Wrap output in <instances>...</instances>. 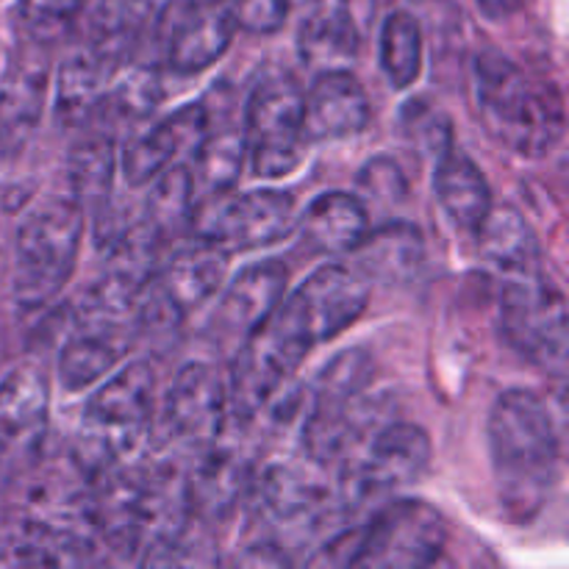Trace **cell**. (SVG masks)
<instances>
[{
  "label": "cell",
  "mask_w": 569,
  "mask_h": 569,
  "mask_svg": "<svg viewBox=\"0 0 569 569\" xmlns=\"http://www.w3.org/2000/svg\"><path fill=\"white\" fill-rule=\"evenodd\" d=\"M487 433L500 509L515 526H531L559 478L553 411L531 389H506L489 411Z\"/></svg>",
  "instance_id": "1"
},
{
  "label": "cell",
  "mask_w": 569,
  "mask_h": 569,
  "mask_svg": "<svg viewBox=\"0 0 569 569\" xmlns=\"http://www.w3.org/2000/svg\"><path fill=\"white\" fill-rule=\"evenodd\" d=\"M472 106L500 148L542 159L565 137V100L550 81H537L498 50H481L470 72Z\"/></svg>",
  "instance_id": "2"
},
{
  "label": "cell",
  "mask_w": 569,
  "mask_h": 569,
  "mask_svg": "<svg viewBox=\"0 0 569 569\" xmlns=\"http://www.w3.org/2000/svg\"><path fill=\"white\" fill-rule=\"evenodd\" d=\"M83 209L76 198H48L20 222L14 237L11 295L17 306L37 311L59 298L81 250Z\"/></svg>",
  "instance_id": "3"
},
{
  "label": "cell",
  "mask_w": 569,
  "mask_h": 569,
  "mask_svg": "<svg viewBox=\"0 0 569 569\" xmlns=\"http://www.w3.org/2000/svg\"><path fill=\"white\" fill-rule=\"evenodd\" d=\"M298 226V206L281 189H250V192H214L194 200L189 231L231 253L270 248Z\"/></svg>",
  "instance_id": "4"
},
{
  "label": "cell",
  "mask_w": 569,
  "mask_h": 569,
  "mask_svg": "<svg viewBox=\"0 0 569 569\" xmlns=\"http://www.w3.org/2000/svg\"><path fill=\"white\" fill-rule=\"evenodd\" d=\"M248 161L259 178H283L306 156L303 89L289 72H270L256 81L244 106Z\"/></svg>",
  "instance_id": "5"
},
{
  "label": "cell",
  "mask_w": 569,
  "mask_h": 569,
  "mask_svg": "<svg viewBox=\"0 0 569 569\" xmlns=\"http://www.w3.org/2000/svg\"><path fill=\"white\" fill-rule=\"evenodd\" d=\"M500 333L509 348L533 367L565 376L569 350L567 300L539 272L506 278L500 292Z\"/></svg>",
  "instance_id": "6"
},
{
  "label": "cell",
  "mask_w": 569,
  "mask_h": 569,
  "mask_svg": "<svg viewBox=\"0 0 569 569\" xmlns=\"http://www.w3.org/2000/svg\"><path fill=\"white\" fill-rule=\"evenodd\" d=\"M450 528L442 511L426 500L403 498L383 506L365 528L353 567L422 569L448 550Z\"/></svg>",
  "instance_id": "7"
},
{
  "label": "cell",
  "mask_w": 569,
  "mask_h": 569,
  "mask_svg": "<svg viewBox=\"0 0 569 569\" xmlns=\"http://www.w3.org/2000/svg\"><path fill=\"white\" fill-rule=\"evenodd\" d=\"M431 459L433 448L426 428L415 422L383 426L367 445L365 459L345 470L348 503H361L415 487L431 470Z\"/></svg>",
  "instance_id": "8"
},
{
  "label": "cell",
  "mask_w": 569,
  "mask_h": 569,
  "mask_svg": "<svg viewBox=\"0 0 569 569\" xmlns=\"http://www.w3.org/2000/svg\"><path fill=\"white\" fill-rule=\"evenodd\" d=\"M167 67L178 76L209 70L237 37L231 0H167L159 14Z\"/></svg>",
  "instance_id": "9"
},
{
  "label": "cell",
  "mask_w": 569,
  "mask_h": 569,
  "mask_svg": "<svg viewBox=\"0 0 569 569\" xmlns=\"http://www.w3.org/2000/svg\"><path fill=\"white\" fill-rule=\"evenodd\" d=\"M311 345L331 342L348 331L370 306V283L356 267L322 264L283 300Z\"/></svg>",
  "instance_id": "10"
},
{
  "label": "cell",
  "mask_w": 569,
  "mask_h": 569,
  "mask_svg": "<svg viewBox=\"0 0 569 569\" xmlns=\"http://www.w3.org/2000/svg\"><path fill=\"white\" fill-rule=\"evenodd\" d=\"M228 420V387L206 361H189L172 378L164 398V426L172 439L200 453L220 437Z\"/></svg>",
  "instance_id": "11"
},
{
  "label": "cell",
  "mask_w": 569,
  "mask_h": 569,
  "mask_svg": "<svg viewBox=\"0 0 569 569\" xmlns=\"http://www.w3.org/2000/svg\"><path fill=\"white\" fill-rule=\"evenodd\" d=\"M50 87V61L42 42L11 53L0 81V156H20L42 120Z\"/></svg>",
  "instance_id": "12"
},
{
  "label": "cell",
  "mask_w": 569,
  "mask_h": 569,
  "mask_svg": "<svg viewBox=\"0 0 569 569\" xmlns=\"http://www.w3.org/2000/svg\"><path fill=\"white\" fill-rule=\"evenodd\" d=\"M370 98L348 70L317 72V81L303 94L306 142H333L356 137L370 122Z\"/></svg>",
  "instance_id": "13"
},
{
  "label": "cell",
  "mask_w": 569,
  "mask_h": 569,
  "mask_svg": "<svg viewBox=\"0 0 569 569\" xmlns=\"http://www.w3.org/2000/svg\"><path fill=\"white\" fill-rule=\"evenodd\" d=\"M287 267L276 259L239 270L237 278L222 292L214 326L228 337H237L244 342L278 309V303L283 300V289H287Z\"/></svg>",
  "instance_id": "14"
},
{
  "label": "cell",
  "mask_w": 569,
  "mask_h": 569,
  "mask_svg": "<svg viewBox=\"0 0 569 569\" xmlns=\"http://www.w3.org/2000/svg\"><path fill=\"white\" fill-rule=\"evenodd\" d=\"M228 276V253L214 242L194 237L192 242L178 248L156 272V287L183 317L198 311L220 292Z\"/></svg>",
  "instance_id": "15"
},
{
  "label": "cell",
  "mask_w": 569,
  "mask_h": 569,
  "mask_svg": "<svg viewBox=\"0 0 569 569\" xmlns=\"http://www.w3.org/2000/svg\"><path fill=\"white\" fill-rule=\"evenodd\" d=\"M300 239L317 256H348L370 231L367 203L353 192H326L298 217Z\"/></svg>",
  "instance_id": "16"
},
{
  "label": "cell",
  "mask_w": 569,
  "mask_h": 569,
  "mask_svg": "<svg viewBox=\"0 0 569 569\" xmlns=\"http://www.w3.org/2000/svg\"><path fill=\"white\" fill-rule=\"evenodd\" d=\"M117 70L122 67L106 59L94 44L67 56L56 70V120L67 128L83 126L106 103Z\"/></svg>",
  "instance_id": "17"
},
{
  "label": "cell",
  "mask_w": 569,
  "mask_h": 569,
  "mask_svg": "<svg viewBox=\"0 0 569 569\" xmlns=\"http://www.w3.org/2000/svg\"><path fill=\"white\" fill-rule=\"evenodd\" d=\"M356 270L365 278L381 283H409L420 276L426 264V239L411 222L395 220L367 231L356 244Z\"/></svg>",
  "instance_id": "18"
},
{
  "label": "cell",
  "mask_w": 569,
  "mask_h": 569,
  "mask_svg": "<svg viewBox=\"0 0 569 569\" xmlns=\"http://www.w3.org/2000/svg\"><path fill=\"white\" fill-rule=\"evenodd\" d=\"M478 237V250L487 264L503 272L506 278L533 276L542 261V244L531 222L515 206H495L472 231Z\"/></svg>",
  "instance_id": "19"
},
{
  "label": "cell",
  "mask_w": 569,
  "mask_h": 569,
  "mask_svg": "<svg viewBox=\"0 0 569 569\" xmlns=\"http://www.w3.org/2000/svg\"><path fill=\"white\" fill-rule=\"evenodd\" d=\"M433 192H437L445 214L459 228H467V231H476L495 203L492 187H489L481 167L456 144L437 159Z\"/></svg>",
  "instance_id": "20"
},
{
  "label": "cell",
  "mask_w": 569,
  "mask_h": 569,
  "mask_svg": "<svg viewBox=\"0 0 569 569\" xmlns=\"http://www.w3.org/2000/svg\"><path fill=\"white\" fill-rule=\"evenodd\" d=\"M50 381L39 365L14 367L0 381V442H37L48 426Z\"/></svg>",
  "instance_id": "21"
},
{
  "label": "cell",
  "mask_w": 569,
  "mask_h": 569,
  "mask_svg": "<svg viewBox=\"0 0 569 569\" xmlns=\"http://www.w3.org/2000/svg\"><path fill=\"white\" fill-rule=\"evenodd\" d=\"M126 350V333L78 326L61 345L59 359H56L61 389L64 392H87L89 387L103 381L109 372H114Z\"/></svg>",
  "instance_id": "22"
},
{
  "label": "cell",
  "mask_w": 569,
  "mask_h": 569,
  "mask_svg": "<svg viewBox=\"0 0 569 569\" xmlns=\"http://www.w3.org/2000/svg\"><path fill=\"white\" fill-rule=\"evenodd\" d=\"M167 239L148 220H131L106 244V278L131 295H142L156 278Z\"/></svg>",
  "instance_id": "23"
},
{
  "label": "cell",
  "mask_w": 569,
  "mask_h": 569,
  "mask_svg": "<svg viewBox=\"0 0 569 569\" xmlns=\"http://www.w3.org/2000/svg\"><path fill=\"white\" fill-rule=\"evenodd\" d=\"M244 161H248V139H244L242 128L211 126V131L206 133V139L189 161L194 192H233L244 170Z\"/></svg>",
  "instance_id": "24"
},
{
  "label": "cell",
  "mask_w": 569,
  "mask_h": 569,
  "mask_svg": "<svg viewBox=\"0 0 569 569\" xmlns=\"http://www.w3.org/2000/svg\"><path fill=\"white\" fill-rule=\"evenodd\" d=\"M72 198L81 209H106L117 176V148L106 133H89L72 148L67 161Z\"/></svg>",
  "instance_id": "25"
},
{
  "label": "cell",
  "mask_w": 569,
  "mask_h": 569,
  "mask_svg": "<svg viewBox=\"0 0 569 569\" xmlns=\"http://www.w3.org/2000/svg\"><path fill=\"white\" fill-rule=\"evenodd\" d=\"M194 206V181L187 161H172L150 181L148 200H144V220L170 242L189 231Z\"/></svg>",
  "instance_id": "26"
},
{
  "label": "cell",
  "mask_w": 569,
  "mask_h": 569,
  "mask_svg": "<svg viewBox=\"0 0 569 569\" xmlns=\"http://www.w3.org/2000/svg\"><path fill=\"white\" fill-rule=\"evenodd\" d=\"M378 59L392 89H409L422 70V22L411 11H392L383 20Z\"/></svg>",
  "instance_id": "27"
},
{
  "label": "cell",
  "mask_w": 569,
  "mask_h": 569,
  "mask_svg": "<svg viewBox=\"0 0 569 569\" xmlns=\"http://www.w3.org/2000/svg\"><path fill=\"white\" fill-rule=\"evenodd\" d=\"M298 48L306 67H311L315 72H328L348 70V64H353L359 56L361 42L337 14H322L311 17L300 28Z\"/></svg>",
  "instance_id": "28"
},
{
  "label": "cell",
  "mask_w": 569,
  "mask_h": 569,
  "mask_svg": "<svg viewBox=\"0 0 569 569\" xmlns=\"http://www.w3.org/2000/svg\"><path fill=\"white\" fill-rule=\"evenodd\" d=\"M372 381V356L365 348H350L333 356L320 376L315 378L309 403L328 409H348L356 395L365 392Z\"/></svg>",
  "instance_id": "29"
},
{
  "label": "cell",
  "mask_w": 569,
  "mask_h": 569,
  "mask_svg": "<svg viewBox=\"0 0 569 569\" xmlns=\"http://www.w3.org/2000/svg\"><path fill=\"white\" fill-rule=\"evenodd\" d=\"M161 94H164V83H161L159 67L133 64L126 72L117 70L106 100L114 106L122 120H144L161 103Z\"/></svg>",
  "instance_id": "30"
},
{
  "label": "cell",
  "mask_w": 569,
  "mask_h": 569,
  "mask_svg": "<svg viewBox=\"0 0 569 569\" xmlns=\"http://www.w3.org/2000/svg\"><path fill=\"white\" fill-rule=\"evenodd\" d=\"M87 0H17V17L33 42H53L76 26Z\"/></svg>",
  "instance_id": "31"
},
{
  "label": "cell",
  "mask_w": 569,
  "mask_h": 569,
  "mask_svg": "<svg viewBox=\"0 0 569 569\" xmlns=\"http://www.w3.org/2000/svg\"><path fill=\"white\" fill-rule=\"evenodd\" d=\"M356 183H359V198L365 203L370 200L383 209H395L409 198V178H406L403 167L389 156H376V159L367 161L359 170Z\"/></svg>",
  "instance_id": "32"
},
{
  "label": "cell",
  "mask_w": 569,
  "mask_h": 569,
  "mask_svg": "<svg viewBox=\"0 0 569 569\" xmlns=\"http://www.w3.org/2000/svg\"><path fill=\"white\" fill-rule=\"evenodd\" d=\"M403 126L409 131V137L420 144V150H426L433 161L456 144L450 117H445L442 111H433L431 106H409L403 117Z\"/></svg>",
  "instance_id": "33"
},
{
  "label": "cell",
  "mask_w": 569,
  "mask_h": 569,
  "mask_svg": "<svg viewBox=\"0 0 569 569\" xmlns=\"http://www.w3.org/2000/svg\"><path fill=\"white\" fill-rule=\"evenodd\" d=\"M287 0H231V17L239 31L270 37L287 22Z\"/></svg>",
  "instance_id": "34"
},
{
  "label": "cell",
  "mask_w": 569,
  "mask_h": 569,
  "mask_svg": "<svg viewBox=\"0 0 569 569\" xmlns=\"http://www.w3.org/2000/svg\"><path fill=\"white\" fill-rule=\"evenodd\" d=\"M378 0H337V9L333 14L356 33L359 42H365V37L370 33L372 22H376Z\"/></svg>",
  "instance_id": "35"
},
{
  "label": "cell",
  "mask_w": 569,
  "mask_h": 569,
  "mask_svg": "<svg viewBox=\"0 0 569 569\" xmlns=\"http://www.w3.org/2000/svg\"><path fill=\"white\" fill-rule=\"evenodd\" d=\"M476 3L489 20H506V17H511L520 9L522 0H476Z\"/></svg>",
  "instance_id": "36"
},
{
  "label": "cell",
  "mask_w": 569,
  "mask_h": 569,
  "mask_svg": "<svg viewBox=\"0 0 569 569\" xmlns=\"http://www.w3.org/2000/svg\"><path fill=\"white\" fill-rule=\"evenodd\" d=\"M289 9H295V6H315L317 0H287Z\"/></svg>",
  "instance_id": "37"
}]
</instances>
